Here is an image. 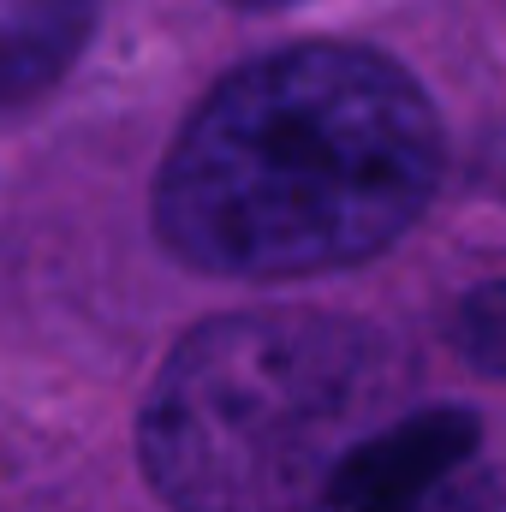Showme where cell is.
I'll return each mask as SVG.
<instances>
[{
	"instance_id": "obj_4",
	"label": "cell",
	"mask_w": 506,
	"mask_h": 512,
	"mask_svg": "<svg viewBox=\"0 0 506 512\" xmlns=\"http://www.w3.org/2000/svg\"><path fill=\"white\" fill-rule=\"evenodd\" d=\"M90 18L96 0H0V78L12 108L66 78L90 36Z\"/></svg>"
},
{
	"instance_id": "obj_5",
	"label": "cell",
	"mask_w": 506,
	"mask_h": 512,
	"mask_svg": "<svg viewBox=\"0 0 506 512\" xmlns=\"http://www.w3.org/2000/svg\"><path fill=\"white\" fill-rule=\"evenodd\" d=\"M453 334H459V352H465L477 370L506 376V274L489 280V286H477V292L459 304Z\"/></svg>"
},
{
	"instance_id": "obj_3",
	"label": "cell",
	"mask_w": 506,
	"mask_h": 512,
	"mask_svg": "<svg viewBox=\"0 0 506 512\" xmlns=\"http://www.w3.org/2000/svg\"><path fill=\"white\" fill-rule=\"evenodd\" d=\"M477 417L435 405L405 411L393 429L352 459L334 489V512H501L495 483L477 459Z\"/></svg>"
},
{
	"instance_id": "obj_6",
	"label": "cell",
	"mask_w": 506,
	"mask_h": 512,
	"mask_svg": "<svg viewBox=\"0 0 506 512\" xmlns=\"http://www.w3.org/2000/svg\"><path fill=\"white\" fill-rule=\"evenodd\" d=\"M239 6H286V0H239Z\"/></svg>"
},
{
	"instance_id": "obj_1",
	"label": "cell",
	"mask_w": 506,
	"mask_h": 512,
	"mask_svg": "<svg viewBox=\"0 0 506 512\" xmlns=\"http://www.w3.org/2000/svg\"><path fill=\"white\" fill-rule=\"evenodd\" d=\"M441 161V114L399 60L292 42L197 102L155 179V233L221 280L352 268L429 209Z\"/></svg>"
},
{
	"instance_id": "obj_2",
	"label": "cell",
	"mask_w": 506,
	"mask_h": 512,
	"mask_svg": "<svg viewBox=\"0 0 506 512\" xmlns=\"http://www.w3.org/2000/svg\"><path fill=\"white\" fill-rule=\"evenodd\" d=\"M399 346L334 310L197 322L137 417V453L173 512L328 507L352 459L405 411Z\"/></svg>"
}]
</instances>
